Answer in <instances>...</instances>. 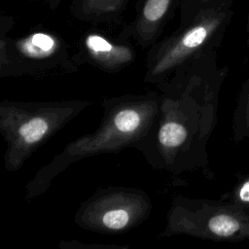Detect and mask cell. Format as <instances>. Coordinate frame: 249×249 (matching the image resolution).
I'll use <instances>...</instances> for the list:
<instances>
[{"label": "cell", "mask_w": 249, "mask_h": 249, "mask_svg": "<svg viewBox=\"0 0 249 249\" xmlns=\"http://www.w3.org/2000/svg\"><path fill=\"white\" fill-rule=\"evenodd\" d=\"M217 51L177 69L158 85L160 106L148 134L136 145L155 169L172 176L201 169L211 174L207 144L217 124L219 93L228 73Z\"/></svg>", "instance_id": "6da1fadb"}, {"label": "cell", "mask_w": 249, "mask_h": 249, "mask_svg": "<svg viewBox=\"0 0 249 249\" xmlns=\"http://www.w3.org/2000/svg\"><path fill=\"white\" fill-rule=\"evenodd\" d=\"M160 92L124 94L102 101L98 127L68 143L41 167L25 186L24 198L31 200L48 191L53 180L76 161L101 154L135 148L148 134L158 115Z\"/></svg>", "instance_id": "7a4b0ae2"}, {"label": "cell", "mask_w": 249, "mask_h": 249, "mask_svg": "<svg viewBox=\"0 0 249 249\" xmlns=\"http://www.w3.org/2000/svg\"><path fill=\"white\" fill-rule=\"evenodd\" d=\"M91 101H18L0 103V133L6 144L4 165L14 172L68 123L80 115Z\"/></svg>", "instance_id": "3957f363"}, {"label": "cell", "mask_w": 249, "mask_h": 249, "mask_svg": "<svg viewBox=\"0 0 249 249\" xmlns=\"http://www.w3.org/2000/svg\"><path fill=\"white\" fill-rule=\"evenodd\" d=\"M232 4L224 0L203 7L155 43L147 53L144 81L158 86L193 59L217 51L231 20Z\"/></svg>", "instance_id": "277c9868"}, {"label": "cell", "mask_w": 249, "mask_h": 249, "mask_svg": "<svg viewBox=\"0 0 249 249\" xmlns=\"http://www.w3.org/2000/svg\"><path fill=\"white\" fill-rule=\"evenodd\" d=\"M12 16L0 17V78L37 79L71 74L81 64L77 53L59 34L38 25L21 36H9Z\"/></svg>", "instance_id": "5b68a950"}, {"label": "cell", "mask_w": 249, "mask_h": 249, "mask_svg": "<svg viewBox=\"0 0 249 249\" xmlns=\"http://www.w3.org/2000/svg\"><path fill=\"white\" fill-rule=\"evenodd\" d=\"M187 235L226 242L249 241V216L224 199L175 196L159 237Z\"/></svg>", "instance_id": "8992f818"}, {"label": "cell", "mask_w": 249, "mask_h": 249, "mask_svg": "<svg viewBox=\"0 0 249 249\" xmlns=\"http://www.w3.org/2000/svg\"><path fill=\"white\" fill-rule=\"evenodd\" d=\"M152 208V200L143 190L110 186L97 189L84 200L74 222L89 231L120 234L143 224L150 217Z\"/></svg>", "instance_id": "52a82bcc"}, {"label": "cell", "mask_w": 249, "mask_h": 249, "mask_svg": "<svg viewBox=\"0 0 249 249\" xmlns=\"http://www.w3.org/2000/svg\"><path fill=\"white\" fill-rule=\"evenodd\" d=\"M126 26L117 36L97 26L86 30L78 40L80 64H89L106 73H117L136 58V51Z\"/></svg>", "instance_id": "ba28073f"}, {"label": "cell", "mask_w": 249, "mask_h": 249, "mask_svg": "<svg viewBox=\"0 0 249 249\" xmlns=\"http://www.w3.org/2000/svg\"><path fill=\"white\" fill-rule=\"evenodd\" d=\"M180 0H136L134 19L126 24L132 40L142 48L158 42Z\"/></svg>", "instance_id": "9c48e42d"}, {"label": "cell", "mask_w": 249, "mask_h": 249, "mask_svg": "<svg viewBox=\"0 0 249 249\" xmlns=\"http://www.w3.org/2000/svg\"><path fill=\"white\" fill-rule=\"evenodd\" d=\"M129 0H72L71 15L78 20L98 26L117 24Z\"/></svg>", "instance_id": "30bf717a"}, {"label": "cell", "mask_w": 249, "mask_h": 249, "mask_svg": "<svg viewBox=\"0 0 249 249\" xmlns=\"http://www.w3.org/2000/svg\"><path fill=\"white\" fill-rule=\"evenodd\" d=\"M234 138L237 141L241 131L249 138V76L243 84L233 117Z\"/></svg>", "instance_id": "8fae6325"}, {"label": "cell", "mask_w": 249, "mask_h": 249, "mask_svg": "<svg viewBox=\"0 0 249 249\" xmlns=\"http://www.w3.org/2000/svg\"><path fill=\"white\" fill-rule=\"evenodd\" d=\"M222 198L237 205L249 216V173L239 177L232 188Z\"/></svg>", "instance_id": "7c38bea8"}, {"label": "cell", "mask_w": 249, "mask_h": 249, "mask_svg": "<svg viewBox=\"0 0 249 249\" xmlns=\"http://www.w3.org/2000/svg\"><path fill=\"white\" fill-rule=\"evenodd\" d=\"M220 1L224 0H180V23L189 20L201 8Z\"/></svg>", "instance_id": "4fadbf2b"}, {"label": "cell", "mask_w": 249, "mask_h": 249, "mask_svg": "<svg viewBox=\"0 0 249 249\" xmlns=\"http://www.w3.org/2000/svg\"><path fill=\"white\" fill-rule=\"evenodd\" d=\"M58 249H129L127 244H103V243H85L77 239L60 240Z\"/></svg>", "instance_id": "5bb4252c"}, {"label": "cell", "mask_w": 249, "mask_h": 249, "mask_svg": "<svg viewBox=\"0 0 249 249\" xmlns=\"http://www.w3.org/2000/svg\"><path fill=\"white\" fill-rule=\"evenodd\" d=\"M32 1L42 2L45 5H47L51 10H56L60 6V4H62L66 0H32Z\"/></svg>", "instance_id": "9a60e30c"}, {"label": "cell", "mask_w": 249, "mask_h": 249, "mask_svg": "<svg viewBox=\"0 0 249 249\" xmlns=\"http://www.w3.org/2000/svg\"><path fill=\"white\" fill-rule=\"evenodd\" d=\"M246 30H247V46L249 47V13L247 16V24H246Z\"/></svg>", "instance_id": "2e32d148"}]
</instances>
